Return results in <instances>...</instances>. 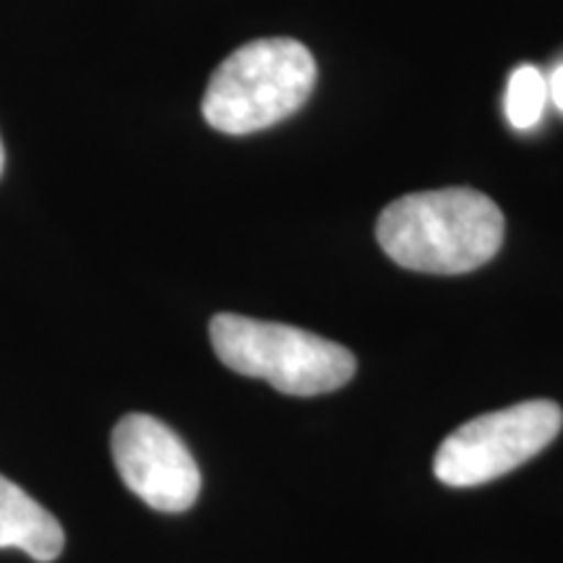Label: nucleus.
<instances>
[{
	"label": "nucleus",
	"instance_id": "9",
	"mask_svg": "<svg viewBox=\"0 0 563 563\" xmlns=\"http://www.w3.org/2000/svg\"><path fill=\"white\" fill-rule=\"evenodd\" d=\"M3 162H5V152H3V141H0V173H3Z\"/></svg>",
	"mask_w": 563,
	"mask_h": 563
},
{
	"label": "nucleus",
	"instance_id": "5",
	"mask_svg": "<svg viewBox=\"0 0 563 563\" xmlns=\"http://www.w3.org/2000/svg\"><path fill=\"white\" fill-rule=\"evenodd\" d=\"M112 460L125 488L157 511L191 509L201 473L180 435L152 415H125L112 431Z\"/></svg>",
	"mask_w": 563,
	"mask_h": 563
},
{
	"label": "nucleus",
	"instance_id": "1",
	"mask_svg": "<svg viewBox=\"0 0 563 563\" xmlns=\"http://www.w3.org/2000/svg\"><path fill=\"white\" fill-rule=\"evenodd\" d=\"M504 214L473 188H439L391 201L376 238L394 264L426 274H467L504 243Z\"/></svg>",
	"mask_w": 563,
	"mask_h": 563
},
{
	"label": "nucleus",
	"instance_id": "4",
	"mask_svg": "<svg viewBox=\"0 0 563 563\" xmlns=\"http://www.w3.org/2000/svg\"><path fill=\"white\" fill-rule=\"evenodd\" d=\"M561 426L563 412L551 399H530L506 410L477 415L443 439L435 452L433 473L452 488L490 483L543 452Z\"/></svg>",
	"mask_w": 563,
	"mask_h": 563
},
{
	"label": "nucleus",
	"instance_id": "3",
	"mask_svg": "<svg viewBox=\"0 0 563 563\" xmlns=\"http://www.w3.org/2000/svg\"><path fill=\"white\" fill-rule=\"evenodd\" d=\"M217 357L230 371L269 382L290 397H316L342 389L355 376V355L342 344L306 329L217 313L209 323Z\"/></svg>",
	"mask_w": 563,
	"mask_h": 563
},
{
	"label": "nucleus",
	"instance_id": "8",
	"mask_svg": "<svg viewBox=\"0 0 563 563\" xmlns=\"http://www.w3.org/2000/svg\"><path fill=\"white\" fill-rule=\"evenodd\" d=\"M545 81H548V102H553L555 108L563 112V63H559V66L545 76Z\"/></svg>",
	"mask_w": 563,
	"mask_h": 563
},
{
	"label": "nucleus",
	"instance_id": "6",
	"mask_svg": "<svg viewBox=\"0 0 563 563\" xmlns=\"http://www.w3.org/2000/svg\"><path fill=\"white\" fill-rule=\"evenodd\" d=\"M66 545L58 519L16 483L0 475V548H19L30 559L55 561Z\"/></svg>",
	"mask_w": 563,
	"mask_h": 563
},
{
	"label": "nucleus",
	"instance_id": "7",
	"mask_svg": "<svg viewBox=\"0 0 563 563\" xmlns=\"http://www.w3.org/2000/svg\"><path fill=\"white\" fill-rule=\"evenodd\" d=\"M548 108V81L538 66H517L506 81L504 112L517 131H530L543 121Z\"/></svg>",
	"mask_w": 563,
	"mask_h": 563
},
{
	"label": "nucleus",
	"instance_id": "2",
	"mask_svg": "<svg viewBox=\"0 0 563 563\" xmlns=\"http://www.w3.org/2000/svg\"><path fill=\"white\" fill-rule=\"evenodd\" d=\"M313 87L316 60L302 42L251 40L211 74L201 112L214 131L245 136L295 115Z\"/></svg>",
	"mask_w": 563,
	"mask_h": 563
}]
</instances>
